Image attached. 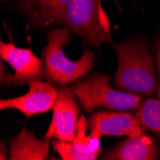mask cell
I'll use <instances>...</instances> for the list:
<instances>
[{
	"instance_id": "12",
	"label": "cell",
	"mask_w": 160,
	"mask_h": 160,
	"mask_svg": "<svg viewBox=\"0 0 160 160\" xmlns=\"http://www.w3.org/2000/svg\"><path fill=\"white\" fill-rule=\"evenodd\" d=\"M50 158L49 140H39L34 133L23 128L11 138V160H46Z\"/></svg>"
},
{
	"instance_id": "8",
	"label": "cell",
	"mask_w": 160,
	"mask_h": 160,
	"mask_svg": "<svg viewBox=\"0 0 160 160\" xmlns=\"http://www.w3.org/2000/svg\"><path fill=\"white\" fill-rule=\"evenodd\" d=\"M90 135L109 136H138L143 134V128L135 114L100 110L89 118Z\"/></svg>"
},
{
	"instance_id": "15",
	"label": "cell",
	"mask_w": 160,
	"mask_h": 160,
	"mask_svg": "<svg viewBox=\"0 0 160 160\" xmlns=\"http://www.w3.org/2000/svg\"><path fill=\"white\" fill-rule=\"evenodd\" d=\"M0 159L1 160H5V159H9L8 158V155H7V148L5 147V144L3 142H1L0 144Z\"/></svg>"
},
{
	"instance_id": "6",
	"label": "cell",
	"mask_w": 160,
	"mask_h": 160,
	"mask_svg": "<svg viewBox=\"0 0 160 160\" xmlns=\"http://www.w3.org/2000/svg\"><path fill=\"white\" fill-rule=\"evenodd\" d=\"M79 108L74 93L66 85L58 88V98L53 107L52 120L44 138L72 142L76 136Z\"/></svg>"
},
{
	"instance_id": "17",
	"label": "cell",
	"mask_w": 160,
	"mask_h": 160,
	"mask_svg": "<svg viewBox=\"0 0 160 160\" xmlns=\"http://www.w3.org/2000/svg\"><path fill=\"white\" fill-rule=\"evenodd\" d=\"M2 1H8V0H2Z\"/></svg>"
},
{
	"instance_id": "14",
	"label": "cell",
	"mask_w": 160,
	"mask_h": 160,
	"mask_svg": "<svg viewBox=\"0 0 160 160\" xmlns=\"http://www.w3.org/2000/svg\"><path fill=\"white\" fill-rule=\"evenodd\" d=\"M155 55H156V62H157V68L159 72V85L157 89V96L160 97V38L157 40L155 45Z\"/></svg>"
},
{
	"instance_id": "3",
	"label": "cell",
	"mask_w": 160,
	"mask_h": 160,
	"mask_svg": "<svg viewBox=\"0 0 160 160\" xmlns=\"http://www.w3.org/2000/svg\"><path fill=\"white\" fill-rule=\"evenodd\" d=\"M109 82V75L95 73L86 79L73 82L71 89L80 105L88 113L98 108L118 111L137 110L140 108L143 98L139 93L116 90L110 86Z\"/></svg>"
},
{
	"instance_id": "10",
	"label": "cell",
	"mask_w": 160,
	"mask_h": 160,
	"mask_svg": "<svg viewBox=\"0 0 160 160\" xmlns=\"http://www.w3.org/2000/svg\"><path fill=\"white\" fill-rule=\"evenodd\" d=\"M103 159L108 160H155L160 159L152 139L146 135L128 137L120 142Z\"/></svg>"
},
{
	"instance_id": "11",
	"label": "cell",
	"mask_w": 160,
	"mask_h": 160,
	"mask_svg": "<svg viewBox=\"0 0 160 160\" xmlns=\"http://www.w3.org/2000/svg\"><path fill=\"white\" fill-rule=\"evenodd\" d=\"M87 121L84 115H81L77 123L76 136L72 142H63L52 139L54 150L62 160H94L98 157V152L91 149L90 135L86 134Z\"/></svg>"
},
{
	"instance_id": "9",
	"label": "cell",
	"mask_w": 160,
	"mask_h": 160,
	"mask_svg": "<svg viewBox=\"0 0 160 160\" xmlns=\"http://www.w3.org/2000/svg\"><path fill=\"white\" fill-rule=\"evenodd\" d=\"M79 0H18L22 12L32 24L43 28L59 23L63 12Z\"/></svg>"
},
{
	"instance_id": "5",
	"label": "cell",
	"mask_w": 160,
	"mask_h": 160,
	"mask_svg": "<svg viewBox=\"0 0 160 160\" xmlns=\"http://www.w3.org/2000/svg\"><path fill=\"white\" fill-rule=\"evenodd\" d=\"M0 57L14 70V75H6L7 87H18L44 77V65L30 48L17 47L12 42H0Z\"/></svg>"
},
{
	"instance_id": "2",
	"label": "cell",
	"mask_w": 160,
	"mask_h": 160,
	"mask_svg": "<svg viewBox=\"0 0 160 160\" xmlns=\"http://www.w3.org/2000/svg\"><path fill=\"white\" fill-rule=\"evenodd\" d=\"M71 38L68 27L57 28L47 34L48 44L43 49L44 78L57 85H67L85 76L94 66L95 54L84 49L78 61H71L65 56L63 46Z\"/></svg>"
},
{
	"instance_id": "16",
	"label": "cell",
	"mask_w": 160,
	"mask_h": 160,
	"mask_svg": "<svg viewBox=\"0 0 160 160\" xmlns=\"http://www.w3.org/2000/svg\"><path fill=\"white\" fill-rule=\"evenodd\" d=\"M159 142H160V134H159Z\"/></svg>"
},
{
	"instance_id": "4",
	"label": "cell",
	"mask_w": 160,
	"mask_h": 160,
	"mask_svg": "<svg viewBox=\"0 0 160 160\" xmlns=\"http://www.w3.org/2000/svg\"><path fill=\"white\" fill-rule=\"evenodd\" d=\"M59 23L82 37L90 46L100 48L103 43L112 42L109 22L101 0H79L63 12Z\"/></svg>"
},
{
	"instance_id": "13",
	"label": "cell",
	"mask_w": 160,
	"mask_h": 160,
	"mask_svg": "<svg viewBox=\"0 0 160 160\" xmlns=\"http://www.w3.org/2000/svg\"><path fill=\"white\" fill-rule=\"evenodd\" d=\"M135 115L142 128L153 132H160V97L147 99L137 109Z\"/></svg>"
},
{
	"instance_id": "7",
	"label": "cell",
	"mask_w": 160,
	"mask_h": 160,
	"mask_svg": "<svg viewBox=\"0 0 160 160\" xmlns=\"http://www.w3.org/2000/svg\"><path fill=\"white\" fill-rule=\"evenodd\" d=\"M28 85L29 91L26 94L0 101V109H17L21 111L27 118L53 109L58 98V89L52 83L36 80Z\"/></svg>"
},
{
	"instance_id": "18",
	"label": "cell",
	"mask_w": 160,
	"mask_h": 160,
	"mask_svg": "<svg viewBox=\"0 0 160 160\" xmlns=\"http://www.w3.org/2000/svg\"><path fill=\"white\" fill-rule=\"evenodd\" d=\"M113 1H116V0H113Z\"/></svg>"
},
{
	"instance_id": "1",
	"label": "cell",
	"mask_w": 160,
	"mask_h": 160,
	"mask_svg": "<svg viewBox=\"0 0 160 160\" xmlns=\"http://www.w3.org/2000/svg\"><path fill=\"white\" fill-rule=\"evenodd\" d=\"M118 59L114 85L120 90L151 96L156 89L154 59L141 42L127 41L113 44Z\"/></svg>"
}]
</instances>
